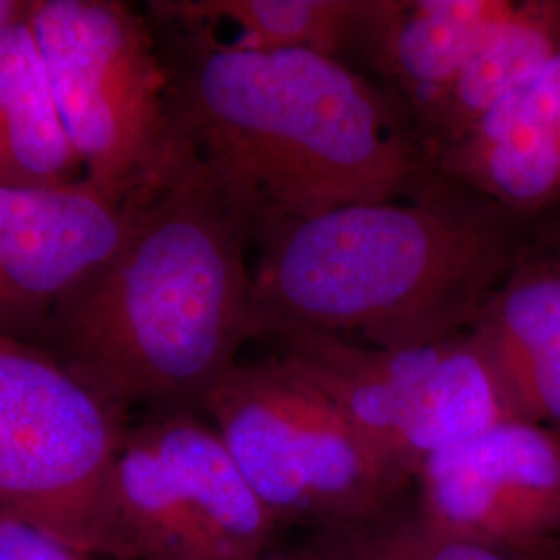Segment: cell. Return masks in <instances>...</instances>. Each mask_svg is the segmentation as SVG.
Here are the masks:
<instances>
[{
  "instance_id": "obj_1",
  "label": "cell",
  "mask_w": 560,
  "mask_h": 560,
  "mask_svg": "<svg viewBox=\"0 0 560 560\" xmlns=\"http://www.w3.org/2000/svg\"><path fill=\"white\" fill-rule=\"evenodd\" d=\"M173 30V133L252 245L335 208L411 196L439 173L411 113L342 60Z\"/></svg>"
},
{
  "instance_id": "obj_2",
  "label": "cell",
  "mask_w": 560,
  "mask_h": 560,
  "mask_svg": "<svg viewBox=\"0 0 560 560\" xmlns=\"http://www.w3.org/2000/svg\"><path fill=\"white\" fill-rule=\"evenodd\" d=\"M247 237L175 138L113 258L60 303L36 347L127 413L196 411L254 337Z\"/></svg>"
},
{
  "instance_id": "obj_3",
  "label": "cell",
  "mask_w": 560,
  "mask_h": 560,
  "mask_svg": "<svg viewBox=\"0 0 560 560\" xmlns=\"http://www.w3.org/2000/svg\"><path fill=\"white\" fill-rule=\"evenodd\" d=\"M521 221L436 173L411 196L291 224L258 245L254 337L310 328L382 349L453 339L525 258Z\"/></svg>"
},
{
  "instance_id": "obj_4",
  "label": "cell",
  "mask_w": 560,
  "mask_h": 560,
  "mask_svg": "<svg viewBox=\"0 0 560 560\" xmlns=\"http://www.w3.org/2000/svg\"><path fill=\"white\" fill-rule=\"evenodd\" d=\"M203 413L280 529L330 534L400 502L339 409L279 355L233 365Z\"/></svg>"
},
{
  "instance_id": "obj_5",
  "label": "cell",
  "mask_w": 560,
  "mask_h": 560,
  "mask_svg": "<svg viewBox=\"0 0 560 560\" xmlns=\"http://www.w3.org/2000/svg\"><path fill=\"white\" fill-rule=\"evenodd\" d=\"M30 23L83 177L127 198L175 150L161 46L119 0H36Z\"/></svg>"
},
{
  "instance_id": "obj_6",
  "label": "cell",
  "mask_w": 560,
  "mask_h": 560,
  "mask_svg": "<svg viewBox=\"0 0 560 560\" xmlns=\"http://www.w3.org/2000/svg\"><path fill=\"white\" fill-rule=\"evenodd\" d=\"M129 423L40 347L0 332L2 511L113 560L110 474Z\"/></svg>"
},
{
  "instance_id": "obj_7",
  "label": "cell",
  "mask_w": 560,
  "mask_h": 560,
  "mask_svg": "<svg viewBox=\"0 0 560 560\" xmlns=\"http://www.w3.org/2000/svg\"><path fill=\"white\" fill-rule=\"evenodd\" d=\"M113 560H243L280 527L214 425L196 411H150L127 428L110 474Z\"/></svg>"
},
{
  "instance_id": "obj_8",
  "label": "cell",
  "mask_w": 560,
  "mask_h": 560,
  "mask_svg": "<svg viewBox=\"0 0 560 560\" xmlns=\"http://www.w3.org/2000/svg\"><path fill=\"white\" fill-rule=\"evenodd\" d=\"M141 196L120 198L88 177L0 183V332L36 345L60 303L119 249Z\"/></svg>"
},
{
  "instance_id": "obj_9",
  "label": "cell",
  "mask_w": 560,
  "mask_h": 560,
  "mask_svg": "<svg viewBox=\"0 0 560 560\" xmlns=\"http://www.w3.org/2000/svg\"><path fill=\"white\" fill-rule=\"evenodd\" d=\"M421 520L442 534L513 552L560 538V436L513 420L423 463Z\"/></svg>"
},
{
  "instance_id": "obj_10",
  "label": "cell",
  "mask_w": 560,
  "mask_h": 560,
  "mask_svg": "<svg viewBox=\"0 0 560 560\" xmlns=\"http://www.w3.org/2000/svg\"><path fill=\"white\" fill-rule=\"evenodd\" d=\"M270 340L280 360L339 409L386 480L405 492L411 483L405 442L446 340L382 349L310 328H282Z\"/></svg>"
},
{
  "instance_id": "obj_11",
  "label": "cell",
  "mask_w": 560,
  "mask_h": 560,
  "mask_svg": "<svg viewBox=\"0 0 560 560\" xmlns=\"http://www.w3.org/2000/svg\"><path fill=\"white\" fill-rule=\"evenodd\" d=\"M432 162L520 219L560 200V57Z\"/></svg>"
},
{
  "instance_id": "obj_12",
  "label": "cell",
  "mask_w": 560,
  "mask_h": 560,
  "mask_svg": "<svg viewBox=\"0 0 560 560\" xmlns=\"http://www.w3.org/2000/svg\"><path fill=\"white\" fill-rule=\"evenodd\" d=\"M513 2L372 0L360 48L418 117L457 78Z\"/></svg>"
},
{
  "instance_id": "obj_13",
  "label": "cell",
  "mask_w": 560,
  "mask_h": 560,
  "mask_svg": "<svg viewBox=\"0 0 560 560\" xmlns=\"http://www.w3.org/2000/svg\"><path fill=\"white\" fill-rule=\"evenodd\" d=\"M521 420L560 436V258H525L476 324Z\"/></svg>"
},
{
  "instance_id": "obj_14",
  "label": "cell",
  "mask_w": 560,
  "mask_h": 560,
  "mask_svg": "<svg viewBox=\"0 0 560 560\" xmlns=\"http://www.w3.org/2000/svg\"><path fill=\"white\" fill-rule=\"evenodd\" d=\"M560 57V0H515L441 96L413 117L430 159Z\"/></svg>"
},
{
  "instance_id": "obj_15",
  "label": "cell",
  "mask_w": 560,
  "mask_h": 560,
  "mask_svg": "<svg viewBox=\"0 0 560 560\" xmlns=\"http://www.w3.org/2000/svg\"><path fill=\"white\" fill-rule=\"evenodd\" d=\"M83 179L80 156L30 23V2L0 30V183L65 185Z\"/></svg>"
},
{
  "instance_id": "obj_16",
  "label": "cell",
  "mask_w": 560,
  "mask_h": 560,
  "mask_svg": "<svg viewBox=\"0 0 560 560\" xmlns=\"http://www.w3.org/2000/svg\"><path fill=\"white\" fill-rule=\"evenodd\" d=\"M372 0H164L150 13L171 27L235 30L231 44L254 50H307L339 59L360 48Z\"/></svg>"
},
{
  "instance_id": "obj_17",
  "label": "cell",
  "mask_w": 560,
  "mask_h": 560,
  "mask_svg": "<svg viewBox=\"0 0 560 560\" xmlns=\"http://www.w3.org/2000/svg\"><path fill=\"white\" fill-rule=\"evenodd\" d=\"M310 546L332 560H511L509 552L442 534L400 502L374 520L318 534Z\"/></svg>"
},
{
  "instance_id": "obj_18",
  "label": "cell",
  "mask_w": 560,
  "mask_h": 560,
  "mask_svg": "<svg viewBox=\"0 0 560 560\" xmlns=\"http://www.w3.org/2000/svg\"><path fill=\"white\" fill-rule=\"evenodd\" d=\"M0 560H102L0 509Z\"/></svg>"
},
{
  "instance_id": "obj_19",
  "label": "cell",
  "mask_w": 560,
  "mask_h": 560,
  "mask_svg": "<svg viewBox=\"0 0 560 560\" xmlns=\"http://www.w3.org/2000/svg\"><path fill=\"white\" fill-rule=\"evenodd\" d=\"M511 560H560V538L509 552Z\"/></svg>"
},
{
  "instance_id": "obj_20",
  "label": "cell",
  "mask_w": 560,
  "mask_h": 560,
  "mask_svg": "<svg viewBox=\"0 0 560 560\" xmlns=\"http://www.w3.org/2000/svg\"><path fill=\"white\" fill-rule=\"evenodd\" d=\"M25 9H27V2H21V0H0V30L7 23L18 20Z\"/></svg>"
},
{
  "instance_id": "obj_21",
  "label": "cell",
  "mask_w": 560,
  "mask_h": 560,
  "mask_svg": "<svg viewBox=\"0 0 560 560\" xmlns=\"http://www.w3.org/2000/svg\"><path fill=\"white\" fill-rule=\"evenodd\" d=\"M243 560H314L310 550H301V552H284V550H277V548H270L266 552H261L258 557H252V559Z\"/></svg>"
}]
</instances>
